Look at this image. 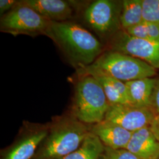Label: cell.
<instances>
[{
    "mask_svg": "<svg viewBox=\"0 0 159 159\" xmlns=\"http://www.w3.org/2000/svg\"><path fill=\"white\" fill-rule=\"evenodd\" d=\"M125 149L140 159H159V142L149 126L133 132Z\"/></svg>",
    "mask_w": 159,
    "mask_h": 159,
    "instance_id": "7c38bea8",
    "label": "cell"
},
{
    "mask_svg": "<svg viewBox=\"0 0 159 159\" xmlns=\"http://www.w3.org/2000/svg\"><path fill=\"white\" fill-rule=\"evenodd\" d=\"M113 50L142 60L155 68H159V42L131 37L126 31L115 35Z\"/></svg>",
    "mask_w": 159,
    "mask_h": 159,
    "instance_id": "52a82bcc",
    "label": "cell"
},
{
    "mask_svg": "<svg viewBox=\"0 0 159 159\" xmlns=\"http://www.w3.org/2000/svg\"><path fill=\"white\" fill-rule=\"evenodd\" d=\"M125 31L131 37L140 39H148L147 24L144 21L127 29Z\"/></svg>",
    "mask_w": 159,
    "mask_h": 159,
    "instance_id": "d6986e66",
    "label": "cell"
},
{
    "mask_svg": "<svg viewBox=\"0 0 159 159\" xmlns=\"http://www.w3.org/2000/svg\"><path fill=\"white\" fill-rule=\"evenodd\" d=\"M48 37L79 67L92 64L102 51L100 42L76 23L52 21Z\"/></svg>",
    "mask_w": 159,
    "mask_h": 159,
    "instance_id": "6da1fadb",
    "label": "cell"
},
{
    "mask_svg": "<svg viewBox=\"0 0 159 159\" xmlns=\"http://www.w3.org/2000/svg\"><path fill=\"white\" fill-rule=\"evenodd\" d=\"M156 81L148 77L125 82L131 104L150 107Z\"/></svg>",
    "mask_w": 159,
    "mask_h": 159,
    "instance_id": "5bb4252c",
    "label": "cell"
},
{
    "mask_svg": "<svg viewBox=\"0 0 159 159\" xmlns=\"http://www.w3.org/2000/svg\"><path fill=\"white\" fill-rule=\"evenodd\" d=\"M146 24L148 39L149 40L159 42V24L146 23Z\"/></svg>",
    "mask_w": 159,
    "mask_h": 159,
    "instance_id": "44dd1931",
    "label": "cell"
},
{
    "mask_svg": "<svg viewBox=\"0 0 159 159\" xmlns=\"http://www.w3.org/2000/svg\"><path fill=\"white\" fill-rule=\"evenodd\" d=\"M90 131L99 138L105 147L112 149L125 148L133 133L106 120L93 125Z\"/></svg>",
    "mask_w": 159,
    "mask_h": 159,
    "instance_id": "30bf717a",
    "label": "cell"
},
{
    "mask_svg": "<svg viewBox=\"0 0 159 159\" xmlns=\"http://www.w3.org/2000/svg\"><path fill=\"white\" fill-rule=\"evenodd\" d=\"M49 130L45 127L31 130L3 154L1 159H31L45 140Z\"/></svg>",
    "mask_w": 159,
    "mask_h": 159,
    "instance_id": "9c48e42d",
    "label": "cell"
},
{
    "mask_svg": "<svg viewBox=\"0 0 159 159\" xmlns=\"http://www.w3.org/2000/svg\"><path fill=\"white\" fill-rule=\"evenodd\" d=\"M142 7L143 21L159 24V0H143Z\"/></svg>",
    "mask_w": 159,
    "mask_h": 159,
    "instance_id": "e0dca14e",
    "label": "cell"
},
{
    "mask_svg": "<svg viewBox=\"0 0 159 159\" xmlns=\"http://www.w3.org/2000/svg\"><path fill=\"white\" fill-rule=\"evenodd\" d=\"M110 105L100 83L91 75H84L75 87L74 117L85 125H96L104 120Z\"/></svg>",
    "mask_w": 159,
    "mask_h": 159,
    "instance_id": "3957f363",
    "label": "cell"
},
{
    "mask_svg": "<svg viewBox=\"0 0 159 159\" xmlns=\"http://www.w3.org/2000/svg\"><path fill=\"white\" fill-rule=\"evenodd\" d=\"M149 128L159 142V114L156 115L149 125Z\"/></svg>",
    "mask_w": 159,
    "mask_h": 159,
    "instance_id": "603a6c76",
    "label": "cell"
},
{
    "mask_svg": "<svg viewBox=\"0 0 159 159\" xmlns=\"http://www.w3.org/2000/svg\"><path fill=\"white\" fill-rule=\"evenodd\" d=\"M121 10L113 1L97 0L84 12L85 22L92 30L102 36L113 34L121 26Z\"/></svg>",
    "mask_w": 159,
    "mask_h": 159,
    "instance_id": "8992f818",
    "label": "cell"
},
{
    "mask_svg": "<svg viewBox=\"0 0 159 159\" xmlns=\"http://www.w3.org/2000/svg\"><path fill=\"white\" fill-rule=\"evenodd\" d=\"M87 66L123 82L153 77L156 73V68L149 64L117 51L104 52Z\"/></svg>",
    "mask_w": 159,
    "mask_h": 159,
    "instance_id": "277c9868",
    "label": "cell"
},
{
    "mask_svg": "<svg viewBox=\"0 0 159 159\" xmlns=\"http://www.w3.org/2000/svg\"><path fill=\"white\" fill-rule=\"evenodd\" d=\"M150 107L155 115L159 114V80H157L154 86Z\"/></svg>",
    "mask_w": 159,
    "mask_h": 159,
    "instance_id": "ffe728a7",
    "label": "cell"
},
{
    "mask_svg": "<svg viewBox=\"0 0 159 159\" xmlns=\"http://www.w3.org/2000/svg\"><path fill=\"white\" fill-rule=\"evenodd\" d=\"M84 75L95 78L102 86L110 104H131L125 82L102 74L89 66L80 67Z\"/></svg>",
    "mask_w": 159,
    "mask_h": 159,
    "instance_id": "8fae6325",
    "label": "cell"
},
{
    "mask_svg": "<svg viewBox=\"0 0 159 159\" xmlns=\"http://www.w3.org/2000/svg\"><path fill=\"white\" fill-rule=\"evenodd\" d=\"M143 0H125L122 2L120 21L125 30L143 21Z\"/></svg>",
    "mask_w": 159,
    "mask_h": 159,
    "instance_id": "2e32d148",
    "label": "cell"
},
{
    "mask_svg": "<svg viewBox=\"0 0 159 159\" xmlns=\"http://www.w3.org/2000/svg\"><path fill=\"white\" fill-rule=\"evenodd\" d=\"M155 116L150 107L133 104H110L104 120L133 133L148 127Z\"/></svg>",
    "mask_w": 159,
    "mask_h": 159,
    "instance_id": "ba28073f",
    "label": "cell"
},
{
    "mask_svg": "<svg viewBox=\"0 0 159 159\" xmlns=\"http://www.w3.org/2000/svg\"><path fill=\"white\" fill-rule=\"evenodd\" d=\"M90 131L74 116L57 120L33 159H60L76 150Z\"/></svg>",
    "mask_w": 159,
    "mask_h": 159,
    "instance_id": "7a4b0ae2",
    "label": "cell"
},
{
    "mask_svg": "<svg viewBox=\"0 0 159 159\" xmlns=\"http://www.w3.org/2000/svg\"><path fill=\"white\" fill-rule=\"evenodd\" d=\"M100 159H140L125 148L112 149L105 147Z\"/></svg>",
    "mask_w": 159,
    "mask_h": 159,
    "instance_id": "ac0fdd59",
    "label": "cell"
},
{
    "mask_svg": "<svg viewBox=\"0 0 159 159\" xmlns=\"http://www.w3.org/2000/svg\"><path fill=\"white\" fill-rule=\"evenodd\" d=\"M18 1L14 0H1L0 1V14L2 17L6 11H10L17 4Z\"/></svg>",
    "mask_w": 159,
    "mask_h": 159,
    "instance_id": "7402d4cb",
    "label": "cell"
},
{
    "mask_svg": "<svg viewBox=\"0 0 159 159\" xmlns=\"http://www.w3.org/2000/svg\"><path fill=\"white\" fill-rule=\"evenodd\" d=\"M104 148L99 138L90 131L79 148L60 159H100Z\"/></svg>",
    "mask_w": 159,
    "mask_h": 159,
    "instance_id": "9a60e30c",
    "label": "cell"
},
{
    "mask_svg": "<svg viewBox=\"0 0 159 159\" xmlns=\"http://www.w3.org/2000/svg\"><path fill=\"white\" fill-rule=\"evenodd\" d=\"M20 2L52 21H66L73 17L72 7L66 1L24 0Z\"/></svg>",
    "mask_w": 159,
    "mask_h": 159,
    "instance_id": "4fadbf2b",
    "label": "cell"
},
{
    "mask_svg": "<svg viewBox=\"0 0 159 159\" xmlns=\"http://www.w3.org/2000/svg\"><path fill=\"white\" fill-rule=\"evenodd\" d=\"M52 23V21L20 1L10 11L1 17L0 30L14 36L24 34L49 37Z\"/></svg>",
    "mask_w": 159,
    "mask_h": 159,
    "instance_id": "5b68a950",
    "label": "cell"
}]
</instances>
